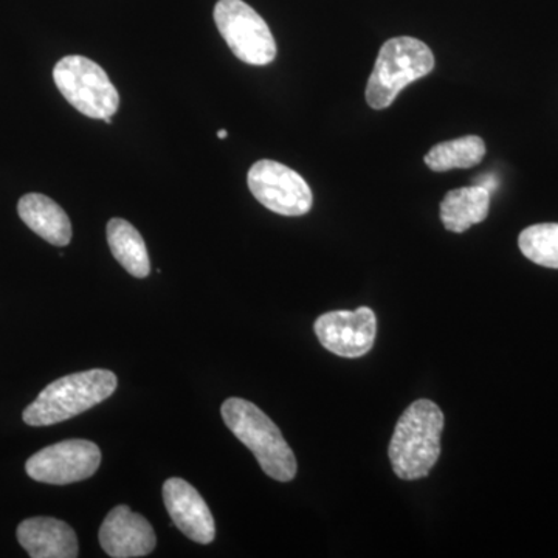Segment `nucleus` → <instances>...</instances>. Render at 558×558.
Returning a JSON list of instances; mask_svg holds the SVG:
<instances>
[{
    "instance_id": "nucleus-1",
    "label": "nucleus",
    "mask_w": 558,
    "mask_h": 558,
    "mask_svg": "<svg viewBox=\"0 0 558 558\" xmlns=\"http://www.w3.org/2000/svg\"><path fill=\"white\" fill-rule=\"evenodd\" d=\"M444 414L435 402L416 400L403 411L389 442V461L398 478H425L440 454Z\"/></svg>"
},
{
    "instance_id": "nucleus-2",
    "label": "nucleus",
    "mask_w": 558,
    "mask_h": 558,
    "mask_svg": "<svg viewBox=\"0 0 558 558\" xmlns=\"http://www.w3.org/2000/svg\"><path fill=\"white\" fill-rule=\"evenodd\" d=\"M117 385L119 380L109 369L69 374L44 388L35 402L24 410L22 418L31 427L60 424L110 398Z\"/></svg>"
},
{
    "instance_id": "nucleus-3",
    "label": "nucleus",
    "mask_w": 558,
    "mask_h": 558,
    "mask_svg": "<svg viewBox=\"0 0 558 558\" xmlns=\"http://www.w3.org/2000/svg\"><path fill=\"white\" fill-rule=\"evenodd\" d=\"M223 422L234 436L244 444L270 478L289 483L295 478L296 458L275 422L255 403L240 398L222 403Z\"/></svg>"
},
{
    "instance_id": "nucleus-4",
    "label": "nucleus",
    "mask_w": 558,
    "mask_h": 558,
    "mask_svg": "<svg viewBox=\"0 0 558 558\" xmlns=\"http://www.w3.org/2000/svg\"><path fill=\"white\" fill-rule=\"evenodd\" d=\"M435 69V54L416 38H392L381 46L366 86V101L376 110L387 109L400 92Z\"/></svg>"
},
{
    "instance_id": "nucleus-5",
    "label": "nucleus",
    "mask_w": 558,
    "mask_h": 558,
    "mask_svg": "<svg viewBox=\"0 0 558 558\" xmlns=\"http://www.w3.org/2000/svg\"><path fill=\"white\" fill-rule=\"evenodd\" d=\"M53 80L69 105L89 119L105 120L119 110V92L105 69L89 58L81 54L62 58L54 65Z\"/></svg>"
},
{
    "instance_id": "nucleus-6",
    "label": "nucleus",
    "mask_w": 558,
    "mask_h": 558,
    "mask_svg": "<svg viewBox=\"0 0 558 558\" xmlns=\"http://www.w3.org/2000/svg\"><path fill=\"white\" fill-rule=\"evenodd\" d=\"M216 27L234 57L250 65H267L277 58V43L267 22L242 0H219Z\"/></svg>"
},
{
    "instance_id": "nucleus-7",
    "label": "nucleus",
    "mask_w": 558,
    "mask_h": 558,
    "mask_svg": "<svg viewBox=\"0 0 558 558\" xmlns=\"http://www.w3.org/2000/svg\"><path fill=\"white\" fill-rule=\"evenodd\" d=\"M248 189L255 199L281 216H304L314 204L311 186L299 172L274 160H259L250 168Z\"/></svg>"
},
{
    "instance_id": "nucleus-8",
    "label": "nucleus",
    "mask_w": 558,
    "mask_h": 558,
    "mask_svg": "<svg viewBox=\"0 0 558 558\" xmlns=\"http://www.w3.org/2000/svg\"><path fill=\"white\" fill-rule=\"evenodd\" d=\"M101 464V450L86 439H69L53 444L33 454L25 472L38 483L65 486L94 476Z\"/></svg>"
},
{
    "instance_id": "nucleus-9",
    "label": "nucleus",
    "mask_w": 558,
    "mask_h": 558,
    "mask_svg": "<svg viewBox=\"0 0 558 558\" xmlns=\"http://www.w3.org/2000/svg\"><path fill=\"white\" fill-rule=\"evenodd\" d=\"M315 336L332 354L359 359L368 354L377 333V318L369 307L355 311H333L319 315L314 325Z\"/></svg>"
},
{
    "instance_id": "nucleus-10",
    "label": "nucleus",
    "mask_w": 558,
    "mask_h": 558,
    "mask_svg": "<svg viewBox=\"0 0 558 558\" xmlns=\"http://www.w3.org/2000/svg\"><path fill=\"white\" fill-rule=\"evenodd\" d=\"M100 545L109 557H145L156 548L157 537L145 517L128 506H117L102 521Z\"/></svg>"
},
{
    "instance_id": "nucleus-11",
    "label": "nucleus",
    "mask_w": 558,
    "mask_h": 558,
    "mask_svg": "<svg viewBox=\"0 0 558 558\" xmlns=\"http://www.w3.org/2000/svg\"><path fill=\"white\" fill-rule=\"evenodd\" d=\"M163 501L171 520L186 537L201 545H209L215 539L211 510L199 492L185 480H168L163 484Z\"/></svg>"
},
{
    "instance_id": "nucleus-12",
    "label": "nucleus",
    "mask_w": 558,
    "mask_h": 558,
    "mask_svg": "<svg viewBox=\"0 0 558 558\" xmlns=\"http://www.w3.org/2000/svg\"><path fill=\"white\" fill-rule=\"evenodd\" d=\"M17 539L32 558H76L78 538L65 521L35 517L22 521Z\"/></svg>"
},
{
    "instance_id": "nucleus-13",
    "label": "nucleus",
    "mask_w": 558,
    "mask_h": 558,
    "mask_svg": "<svg viewBox=\"0 0 558 558\" xmlns=\"http://www.w3.org/2000/svg\"><path fill=\"white\" fill-rule=\"evenodd\" d=\"M17 213L25 226L44 241L65 247L72 240V223L64 209L44 194H25L17 204Z\"/></svg>"
},
{
    "instance_id": "nucleus-14",
    "label": "nucleus",
    "mask_w": 558,
    "mask_h": 558,
    "mask_svg": "<svg viewBox=\"0 0 558 558\" xmlns=\"http://www.w3.org/2000/svg\"><path fill=\"white\" fill-rule=\"evenodd\" d=\"M490 208V193L473 185L451 190L440 204V220L447 230L464 233L470 227L486 220Z\"/></svg>"
},
{
    "instance_id": "nucleus-15",
    "label": "nucleus",
    "mask_w": 558,
    "mask_h": 558,
    "mask_svg": "<svg viewBox=\"0 0 558 558\" xmlns=\"http://www.w3.org/2000/svg\"><path fill=\"white\" fill-rule=\"evenodd\" d=\"M108 244L113 258L119 260L128 274L135 278H146L150 271L148 248L142 234L124 219H110Z\"/></svg>"
},
{
    "instance_id": "nucleus-16",
    "label": "nucleus",
    "mask_w": 558,
    "mask_h": 558,
    "mask_svg": "<svg viewBox=\"0 0 558 558\" xmlns=\"http://www.w3.org/2000/svg\"><path fill=\"white\" fill-rule=\"evenodd\" d=\"M486 156V145L478 135L450 140L439 143L425 156V165L429 170L444 172L450 170H468L476 167Z\"/></svg>"
},
{
    "instance_id": "nucleus-17",
    "label": "nucleus",
    "mask_w": 558,
    "mask_h": 558,
    "mask_svg": "<svg viewBox=\"0 0 558 558\" xmlns=\"http://www.w3.org/2000/svg\"><path fill=\"white\" fill-rule=\"evenodd\" d=\"M521 253L532 263L558 269V223H537L521 231Z\"/></svg>"
},
{
    "instance_id": "nucleus-18",
    "label": "nucleus",
    "mask_w": 558,
    "mask_h": 558,
    "mask_svg": "<svg viewBox=\"0 0 558 558\" xmlns=\"http://www.w3.org/2000/svg\"><path fill=\"white\" fill-rule=\"evenodd\" d=\"M484 179L476 180L475 185L483 186L484 190H487L488 193L497 190L498 182L495 179V175H483Z\"/></svg>"
},
{
    "instance_id": "nucleus-19",
    "label": "nucleus",
    "mask_w": 558,
    "mask_h": 558,
    "mask_svg": "<svg viewBox=\"0 0 558 558\" xmlns=\"http://www.w3.org/2000/svg\"><path fill=\"white\" fill-rule=\"evenodd\" d=\"M218 137H219V138H227V131H223V130H222V131H219V132H218Z\"/></svg>"
}]
</instances>
